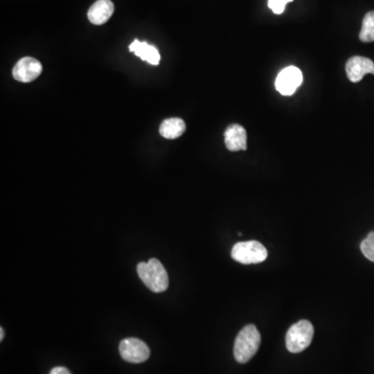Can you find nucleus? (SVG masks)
<instances>
[{
	"label": "nucleus",
	"instance_id": "obj_1",
	"mask_svg": "<svg viewBox=\"0 0 374 374\" xmlns=\"http://www.w3.org/2000/svg\"><path fill=\"white\" fill-rule=\"evenodd\" d=\"M139 279L153 293H164L168 287V275L166 268L157 259L152 258L139 263L137 267Z\"/></svg>",
	"mask_w": 374,
	"mask_h": 374
},
{
	"label": "nucleus",
	"instance_id": "obj_2",
	"mask_svg": "<svg viewBox=\"0 0 374 374\" xmlns=\"http://www.w3.org/2000/svg\"><path fill=\"white\" fill-rule=\"evenodd\" d=\"M261 343V335L254 324L244 326L236 337L234 357L240 364H246L256 355Z\"/></svg>",
	"mask_w": 374,
	"mask_h": 374
},
{
	"label": "nucleus",
	"instance_id": "obj_3",
	"mask_svg": "<svg viewBox=\"0 0 374 374\" xmlns=\"http://www.w3.org/2000/svg\"><path fill=\"white\" fill-rule=\"evenodd\" d=\"M313 337V324L308 320H301L293 324L287 332V349L293 353H302L310 346Z\"/></svg>",
	"mask_w": 374,
	"mask_h": 374
},
{
	"label": "nucleus",
	"instance_id": "obj_4",
	"mask_svg": "<svg viewBox=\"0 0 374 374\" xmlns=\"http://www.w3.org/2000/svg\"><path fill=\"white\" fill-rule=\"evenodd\" d=\"M232 258L242 264H258L267 258V250L256 240L238 242L232 248Z\"/></svg>",
	"mask_w": 374,
	"mask_h": 374
},
{
	"label": "nucleus",
	"instance_id": "obj_5",
	"mask_svg": "<svg viewBox=\"0 0 374 374\" xmlns=\"http://www.w3.org/2000/svg\"><path fill=\"white\" fill-rule=\"evenodd\" d=\"M121 357L129 363H143L150 357V349L144 341L137 338H127L121 341L119 346Z\"/></svg>",
	"mask_w": 374,
	"mask_h": 374
},
{
	"label": "nucleus",
	"instance_id": "obj_6",
	"mask_svg": "<svg viewBox=\"0 0 374 374\" xmlns=\"http://www.w3.org/2000/svg\"><path fill=\"white\" fill-rule=\"evenodd\" d=\"M302 82H303V74L301 70L295 66H291L279 72L275 79V88L281 95L291 96L295 94Z\"/></svg>",
	"mask_w": 374,
	"mask_h": 374
},
{
	"label": "nucleus",
	"instance_id": "obj_7",
	"mask_svg": "<svg viewBox=\"0 0 374 374\" xmlns=\"http://www.w3.org/2000/svg\"><path fill=\"white\" fill-rule=\"evenodd\" d=\"M42 63L34 57H23L13 69V77L20 82L34 81L42 73Z\"/></svg>",
	"mask_w": 374,
	"mask_h": 374
},
{
	"label": "nucleus",
	"instance_id": "obj_8",
	"mask_svg": "<svg viewBox=\"0 0 374 374\" xmlns=\"http://www.w3.org/2000/svg\"><path fill=\"white\" fill-rule=\"evenodd\" d=\"M345 71L348 79L357 83L363 79L366 74L374 75V63L368 57H353L347 61Z\"/></svg>",
	"mask_w": 374,
	"mask_h": 374
},
{
	"label": "nucleus",
	"instance_id": "obj_9",
	"mask_svg": "<svg viewBox=\"0 0 374 374\" xmlns=\"http://www.w3.org/2000/svg\"><path fill=\"white\" fill-rule=\"evenodd\" d=\"M246 129L239 124H232L226 129L225 144L229 151H244L248 148Z\"/></svg>",
	"mask_w": 374,
	"mask_h": 374
},
{
	"label": "nucleus",
	"instance_id": "obj_10",
	"mask_svg": "<svg viewBox=\"0 0 374 374\" xmlns=\"http://www.w3.org/2000/svg\"><path fill=\"white\" fill-rule=\"evenodd\" d=\"M115 6L110 0H98L88 12V18L90 23L102 26L106 23L114 14Z\"/></svg>",
	"mask_w": 374,
	"mask_h": 374
},
{
	"label": "nucleus",
	"instance_id": "obj_11",
	"mask_svg": "<svg viewBox=\"0 0 374 374\" xmlns=\"http://www.w3.org/2000/svg\"><path fill=\"white\" fill-rule=\"evenodd\" d=\"M129 51L135 53V55L141 57L143 61H147L151 65L157 66L159 63L160 55L157 48L148 44V43L135 40V42L129 46Z\"/></svg>",
	"mask_w": 374,
	"mask_h": 374
},
{
	"label": "nucleus",
	"instance_id": "obj_12",
	"mask_svg": "<svg viewBox=\"0 0 374 374\" xmlns=\"http://www.w3.org/2000/svg\"><path fill=\"white\" fill-rule=\"evenodd\" d=\"M186 125L182 119H166L160 125L159 133L162 137L168 139H178L185 132Z\"/></svg>",
	"mask_w": 374,
	"mask_h": 374
},
{
	"label": "nucleus",
	"instance_id": "obj_13",
	"mask_svg": "<svg viewBox=\"0 0 374 374\" xmlns=\"http://www.w3.org/2000/svg\"><path fill=\"white\" fill-rule=\"evenodd\" d=\"M359 37L362 42H374V11L369 12L364 17Z\"/></svg>",
	"mask_w": 374,
	"mask_h": 374
},
{
	"label": "nucleus",
	"instance_id": "obj_14",
	"mask_svg": "<svg viewBox=\"0 0 374 374\" xmlns=\"http://www.w3.org/2000/svg\"><path fill=\"white\" fill-rule=\"evenodd\" d=\"M361 250L368 260L374 262V231L368 234L367 237L362 242Z\"/></svg>",
	"mask_w": 374,
	"mask_h": 374
},
{
	"label": "nucleus",
	"instance_id": "obj_15",
	"mask_svg": "<svg viewBox=\"0 0 374 374\" xmlns=\"http://www.w3.org/2000/svg\"><path fill=\"white\" fill-rule=\"evenodd\" d=\"M293 0H268V7L273 13L279 15L285 11L287 3H291Z\"/></svg>",
	"mask_w": 374,
	"mask_h": 374
},
{
	"label": "nucleus",
	"instance_id": "obj_16",
	"mask_svg": "<svg viewBox=\"0 0 374 374\" xmlns=\"http://www.w3.org/2000/svg\"><path fill=\"white\" fill-rule=\"evenodd\" d=\"M49 374H71L66 367H55Z\"/></svg>",
	"mask_w": 374,
	"mask_h": 374
},
{
	"label": "nucleus",
	"instance_id": "obj_17",
	"mask_svg": "<svg viewBox=\"0 0 374 374\" xmlns=\"http://www.w3.org/2000/svg\"><path fill=\"white\" fill-rule=\"evenodd\" d=\"M3 337H5V331H3V328H0V340H3Z\"/></svg>",
	"mask_w": 374,
	"mask_h": 374
}]
</instances>
